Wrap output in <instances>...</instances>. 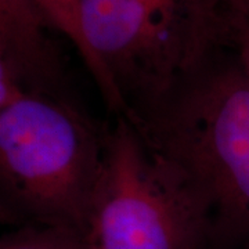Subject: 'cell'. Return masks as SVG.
Segmentation results:
<instances>
[{"instance_id":"1","label":"cell","mask_w":249,"mask_h":249,"mask_svg":"<svg viewBox=\"0 0 249 249\" xmlns=\"http://www.w3.org/2000/svg\"><path fill=\"white\" fill-rule=\"evenodd\" d=\"M133 124L186 172L209 211V249H249V80L216 47Z\"/></svg>"},{"instance_id":"2","label":"cell","mask_w":249,"mask_h":249,"mask_svg":"<svg viewBox=\"0 0 249 249\" xmlns=\"http://www.w3.org/2000/svg\"><path fill=\"white\" fill-rule=\"evenodd\" d=\"M106 137L70 89L0 80L1 220L85 231Z\"/></svg>"},{"instance_id":"3","label":"cell","mask_w":249,"mask_h":249,"mask_svg":"<svg viewBox=\"0 0 249 249\" xmlns=\"http://www.w3.org/2000/svg\"><path fill=\"white\" fill-rule=\"evenodd\" d=\"M80 19L104 103L133 121L217 47L219 0H80Z\"/></svg>"},{"instance_id":"4","label":"cell","mask_w":249,"mask_h":249,"mask_svg":"<svg viewBox=\"0 0 249 249\" xmlns=\"http://www.w3.org/2000/svg\"><path fill=\"white\" fill-rule=\"evenodd\" d=\"M115 118L83 231L89 249H209V211L186 172Z\"/></svg>"},{"instance_id":"5","label":"cell","mask_w":249,"mask_h":249,"mask_svg":"<svg viewBox=\"0 0 249 249\" xmlns=\"http://www.w3.org/2000/svg\"><path fill=\"white\" fill-rule=\"evenodd\" d=\"M53 31L35 0H0V80L25 89H70Z\"/></svg>"},{"instance_id":"6","label":"cell","mask_w":249,"mask_h":249,"mask_svg":"<svg viewBox=\"0 0 249 249\" xmlns=\"http://www.w3.org/2000/svg\"><path fill=\"white\" fill-rule=\"evenodd\" d=\"M0 249H89V245L78 229L21 226L1 237Z\"/></svg>"},{"instance_id":"7","label":"cell","mask_w":249,"mask_h":249,"mask_svg":"<svg viewBox=\"0 0 249 249\" xmlns=\"http://www.w3.org/2000/svg\"><path fill=\"white\" fill-rule=\"evenodd\" d=\"M35 3L45 13L54 29L62 36H65L78 50L86 68L89 70L91 78L94 79L96 85H98L100 73L97 64L91 55L82 31L80 0H35Z\"/></svg>"},{"instance_id":"8","label":"cell","mask_w":249,"mask_h":249,"mask_svg":"<svg viewBox=\"0 0 249 249\" xmlns=\"http://www.w3.org/2000/svg\"><path fill=\"white\" fill-rule=\"evenodd\" d=\"M217 46L232 54L249 80V22L234 17L220 7Z\"/></svg>"},{"instance_id":"9","label":"cell","mask_w":249,"mask_h":249,"mask_svg":"<svg viewBox=\"0 0 249 249\" xmlns=\"http://www.w3.org/2000/svg\"><path fill=\"white\" fill-rule=\"evenodd\" d=\"M219 3L226 13L249 22V0H219Z\"/></svg>"}]
</instances>
